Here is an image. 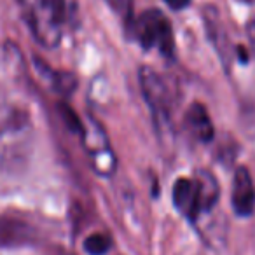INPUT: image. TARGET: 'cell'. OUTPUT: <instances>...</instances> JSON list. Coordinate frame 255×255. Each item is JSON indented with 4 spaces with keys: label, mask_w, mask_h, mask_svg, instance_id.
Segmentation results:
<instances>
[{
    "label": "cell",
    "mask_w": 255,
    "mask_h": 255,
    "mask_svg": "<svg viewBox=\"0 0 255 255\" xmlns=\"http://www.w3.org/2000/svg\"><path fill=\"white\" fill-rule=\"evenodd\" d=\"M164 2H166L171 9H175V11H180V9L187 7L191 0H164Z\"/></svg>",
    "instance_id": "7c38bea8"
},
{
    "label": "cell",
    "mask_w": 255,
    "mask_h": 255,
    "mask_svg": "<svg viewBox=\"0 0 255 255\" xmlns=\"http://www.w3.org/2000/svg\"><path fill=\"white\" fill-rule=\"evenodd\" d=\"M18 2L25 12L26 21L37 42L46 47L56 46L61 37V23L54 18L49 7L42 0H18Z\"/></svg>",
    "instance_id": "7a4b0ae2"
},
{
    "label": "cell",
    "mask_w": 255,
    "mask_h": 255,
    "mask_svg": "<svg viewBox=\"0 0 255 255\" xmlns=\"http://www.w3.org/2000/svg\"><path fill=\"white\" fill-rule=\"evenodd\" d=\"M44 4L49 7V11L54 14V18L58 19V21H63L65 18V0H42Z\"/></svg>",
    "instance_id": "30bf717a"
},
{
    "label": "cell",
    "mask_w": 255,
    "mask_h": 255,
    "mask_svg": "<svg viewBox=\"0 0 255 255\" xmlns=\"http://www.w3.org/2000/svg\"><path fill=\"white\" fill-rule=\"evenodd\" d=\"M187 126L191 133L201 142H210L213 138V124L210 121V116L206 109L201 103H194L191 105L187 112Z\"/></svg>",
    "instance_id": "52a82bcc"
},
{
    "label": "cell",
    "mask_w": 255,
    "mask_h": 255,
    "mask_svg": "<svg viewBox=\"0 0 255 255\" xmlns=\"http://www.w3.org/2000/svg\"><path fill=\"white\" fill-rule=\"evenodd\" d=\"M109 2L119 14L126 16L131 12V0H109Z\"/></svg>",
    "instance_id": "8fae6325"
},
{
    "label": "cell",
    "mask_w": 255,
    "mask_h": 255,
    "mask_svg": "<svg viewBox=\"0 0 255 255\" xmlns=\"http://www.w3.org/2000/svg\"><path fill=\"white\" fill-rule=\"evenodd\" d=\"M173 203L180 213H184L187 219L194 220L198 213L201 212L199 203V191L196 180L191 178H178L173 185Z\"/></svg>",
    "instance_id": "8992f818"
},
{
    "label": "cell",
    "mask_w": 255,
    "mask_h": 255,
    "mask_svg": "<svg viewBox=\"0 0 255 255\" xmlns=\"http://www.w3.org/2000/svg\"><path fill=\"white\" fill-rule=\"evenodd\" d=\"M140 88L154 116L159 121L166 119L170 112V96H168L166 84L161 79V75L156 74L150 67H142L140 68Z\"/></svg>",
    "instance_id": "277c9868"
},
{
    "label": "cell",
    "mask_w": 255,
    "mask_h": 255,
    "mask_svg": "<svg viewBox=\"0 0 255 255\" xmlns=\"http://www.w3.org/2000/svg\"><path fill=\"white\" fill-rule=\"evenodd\" d=\"M82 145L86 152L91 156L93 168L100 175H110L116 170V156L110 149L107 133L93 117H86V124H82Z\"/></svg>",
    "instance_id": "3957f363"
},
{
    "label": "cell",
    "mask_w": 255,
    "mask_h": 255,
    "mask_svg": "<svg viewBox=\"0 0 255 255\" xmlns=\"http://www.w3.org/2000/svg\"><path fill=\"white\" fill-rule=\"evenodd\" d=\"M199 191V203H201V210H210L215 205L217 198H219V187L217 182L212 175L199 173V178L196 180Z\"/></svg>",
    "instance_id": "ba28073f"
},
{
    "label": "cell",
    "mask_w": 255,
    "mask_h": 255,
    "mask_svg": "<svg viewBox=\"0 0 255 255\" xmlns=\"http://www.w3.org/2000/svg\"><path fill=\"white\" fill-rule=\"evenodd\" d=\"M233 208L236 215L248 217L255 210V187L248 170L240 166L234 173L233 182Z\"/></svg>",
    "instance_id": "5b68a950"
},
{
    "label": "cell",
    "mask_w": 255,
    "mask_h": 255,
    "mask_svg": "<svg viewBox=\"0 0 255 255\" xmlns=\"http://www.w3.org/2000/svg\"><path fill=\"white\" fill-rule=\"evenodd\" d=\"M240 2H243V4H255V0H240Z\"/></svg>",
    "instance_id": "4fadbf2b"
},
{
    "label": "cell",
    "mask_w": 255,
    "mask_h": 255,
    "mask_svg": "<svg viewBox=\"0 0 255 255\" xmlns=\"http://www.w3.org/2000/svg\"><path fill=\"white\" fill-rule=\"evenodd\" d=\"M110 248H112V240L103 233L91 234L84 241V250L89 255H105L110 252Z\"/></svg>",
    "instance_id": "9c48e42d"
},
{
    "label": "cell",
    "mask_w": 255,
    "mask_h": 255,
    "mask_svg": "<svg viewBox=\"0 0 255 255\" xmlns=\"http://www.w3.org/2000/svg\"><path fill=\"white\" fill-rule=\"evenodd\" d=\"M135 35L142 47L150 49V47H157L164 56H171L173 54V33H171V25L166 19V16L161 11H150L143 12L138 19H136L135 26Z\"/></svg>",
    "instance_id": "6da1fadb"
}]
</instances>
